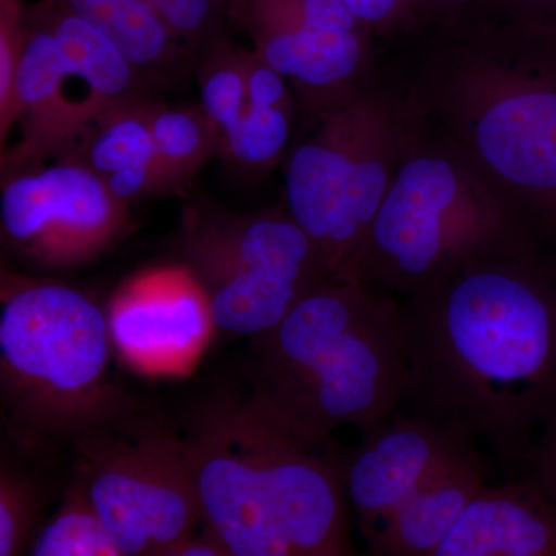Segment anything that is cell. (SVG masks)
I'll use <instances>...</instances> for the list:
<instances>
[{"mask_svg":"<svg viewBox=\"0 0 556 556\" xmlns=\"http://www.w3.org/2000/svg\"><path fill=\"white\" fill-rule=\"evenodd\" d=\"M185 258L212 325L249 338L277 327L300 300L334 280L316 244L288 212L193 219Z\"/></svg>","mask_w":556,"mask_h":556,"instance_id":"cell-9","label":"cell"},{"mask_svg":"<svg viewBox=\"0 0 556 556\" xmlns=\"http://www.w3.org/2000/svg\"><path fill=\"white\" fill-rule=\"evenodd\" d=\"M76 479L121 556H172L201 508L182 437L130 407L80 433Z\"/></svg>","mask_w":556,"mask_h":556,"instance_id":"cell-8","label":"cell"},{"mask_svg":"<svg viewBox=\"0 0 556 556\" xmlns=\"http://www.w3.org/2000/svg\"><path fill=\"white\" fill-rule=\"evenodd\" d=\"M201 526L228 556L356 555L343 453L249 393L207 399L186 422Z\"/></svg>","mask_w":556,"mask_h":556,"instance_id":"cell-3","label":"cell"},{"mask_svg":"<svg viewBox=\"0 0 556 556\" xmlns=\"http://www.w3.org/2000/svg\"><path fill=\"white\" fill-rule=\"evenodd\" d=\"M150 124L159 152L160 189L190 177L219 144L203 110L150 108Z\"/></svg>","mask_w":556,"mask_h":556,"instance_id":"cell-21","label":"cell"},{"mask_svg":"<svg viewBox=\"0 0 556 556\" xmlns=\"http://www.w3.org/2000/svg\"><path fill=\"white\" fill-rule=\"evenodd\" d=\"M116 350L131 364L178 367L203 346L212 325L206 299L188 270L135 281L109 314Z\"/></svg>","mask_w":556,"mask_h":556,"instance_id":"cell-13","label":"cell"},{"mask_svg":"<svg viewBox=\"0 0 556 556\" xmlns=\"http://www.w3.org/2000/svg\"><path fill=\"white\" fill-rule=\"evenodd\" d=\"M113 350L108 314L78 289L31 281L3 292L0 393L11 426L75 439L129 407L112 380Z\"/></svg>","mask_w":556,"mask_h":556,"instance_id":"cell-6","label":"cell"},{"mask_svg":"<svg viewBox=\"0 0 556 556\" xmlns=\"http://www.w3.org/2000/svg\"><path fill=\"white\" fill-rule=\"evenodd\" d=\"M28 547L33 556H121L76 478L56 514L40 527Z\"/></svg>","mask_w":556,"mask_h":556,"instance_id":"cell-20","label":"cell"},{"mask_svg":"<svg viewBox=\"0 0 556 556\" xmlns=\"http://www.w3.org/2000/svg\"><path fill=\"white\" fill-rule=\"evenodd\" d=\"M408 115L492 182L556 251V31L471 5L388 46Z\"/></svg>","mask_w":556,"mask_h":556,"instance_id":"cell-2","label":"cell"},{"mask_svg":"<svg viewBox=\"0 0 556 556\" xmlns=\"http://www.w3.org/2000/svg\"><path fill=\"white\" fill-rule=\"evenodd\" d=\"M24 0H0V130L2 139L14 124L16 78L25 38Z\"/></svg>","mask_w":556,"mask_h":556,"instance_id":"cell-25","label":"cell"},{"mask_svg":"<svg viewBox=\"0 0 556 556\" xmlns=\"http://www.w3.org/2000/svg\"><path fill=\"white\" fill-rule=\"evenodd\" d=\"M402 300L408 413L490 450L522 477L556 409V252L471 263Z\"/></svg>","mask_w":556,"mask_h":556,"instance_id":"cell-1","label":"cell"},{"mask_svg":"<svg viewBox=\"0 0 556 556\" xmlns=\"http://www.w3.org/2000/svg\"><path fill=\"white\" fill-rule=\"evenodd\" d=\"M30 9L53 33L62 58L105 110L130 101L135 67L109 36L49 0H36Z\"/></svg>","mask_w":556,"mask_h":556,"instance_id":"cell-17","label":"cell"},{"mask_svg":"<svg viewBox=\"0 0 556 556\" xmlns=\"http://www.w3.org/2000/svg\"><path fill=\"white\" fill-rule=\"evenodd\" d=\"M522 477L532 478L556 506V409L533 441Z\"/></svg>","mask_w":556,"mask_h":556,"instance_id":"cell-28","label":"cell"},{"mask_svg":"<svg viewBox=\"0 0 556 556\" xmlns=\"http://www.w3.org/2000/svg\"><path fill=\"white\" fill-rule=\"evenodd\" d=\"M533 248L546 247L503 193L448 139L413 119L407 150L345 280L407 299L471 263Z\"/></svg>","mask_w":556,"mask_h":556,"instance_id":"cell-5","label":"cell"},{"mask_svg":"<svg viewBox=\"0 0 556 556\" xmlns=\"http://www.w3.org/2000/svg\"><path fill=\"white\" fill-rule=\"evenodd\" d=\"M174 38H203L222 14L223 0H146Z\"/></svg>","mask_w":556,"mask_h":556,"instance_id":"cell-26","label":"cell"},{"mask_svg":"<svg viewBox=\"0 0 556 556\" xmlns=\"http://www.w3.org/2000/svg\"><path fill=\"white\" fill-rule=\"evenodd\" d=\"M247 388L300 433L371 430L396 415L408 383L402 300L358 280H332L252 338Z\"/></svg>","mask_w":556,"mask_h":556,"instance_id":"cell-4","label":"cell"},{"mask_svg":"<svg viewBox=\"0 0 556 556\" xmlns=\"http://www.w3.org/2000/svg\"><path fill=\"white\" fill-rule=\"evenodd\" d=\"M226 50L215 51L201 75V110L219 142L248 108L247 53Z\"/></svg>","mask_w":556,"mask_h":556,"instance_id":"cell-23","label":"cell"},{"mask_svg":"<svg viewBox=\"0 0 556 556\" xmlns=\"http://www.w3.org/2000/svg\"><path fill=\"white\" fill-rule=\"evenodd\" d=\"M244 65H247L249 105L266 109H292L291 93H289L291 86L277 70L260 60L254 51L247 53Z\"/></svg>","mask_w":556,"mask_h":556,"instance_id":"cell-27","label":"cell"},{"mask_svg":"<svg viewBox=\"0 0 556 556\" xmlns=\"http://www.w3.org/2000/svg\"><path fill=\"white\" fill-rule=\"evenodd\" d=\"M473 444L437 420L408 412L364 431L358 447L343 456V484L367 544L417 486Z\"/></svg>","mask_w":556,"mask_h":556,"instance_id":"cell-12","label":"cell"},{"mask_svg":"<svg viewBox=\"0 0 556 556\" xmlns=\"http://www.w3.org/2000/svg\"><path fill=\"white\" fill-rule=\"evenodd\" d=\"M104 179L112 195L126 204L149 190L159 189L155 167L146 166V164L123 167L113 174L105 175Z\"/></svg>","mask_w":556,"mask_h":556,"instance_id":"cell-30","label":"cell"},{"mask_svg":"<svg viewBox=\"0 0 556 556\" xmlns=\"http://www.w3.org/2000/svg\"><path fill=\"white\" fill-rule=\"evenodd\" d=\"M109 36L137 68L166 65L178 40L146 0H49Z\"/></svg>","mask_w":556,"mask_h":556,"instance_id":"cell-18","label":"cell"},{"mask_svg":"<svg viewBox=\"0 0 556 556\" xmlns=\"http://www.w3.org/2000/svg\"><path fill=\"white\" fill-rule=\"evenodd\" d=\"M97 123L87 144V164L91 169L105 177L123 167L146 164L155 167L159 177V152L150 124V108L124 102L104 113Z\"/></svg>","mask_w":556,"mask_h":556,"instance_id":"cell-19","label":"cell"},{"mask_svg":"<svg viewBox=\"0 0 556 556\" xmlns=\"http://www.w3.org/2000/svg\"><path fill=\"white\" fill-rule=\"evenodd\" d=\"M489 468L478 444L468 445L430 475L404 501L378 536L372 556H433L468 504L485 489Z\"/></svg>","mask_w":556,"mask_h":556,"instance_id":"cell-16","label":"cell"},{"mask_svg":"<svg viewBox=\"0 0 556 556\" xmlns=\"http://www.w3.org/2000/svg\"><path fill=\"white\" fill-rule=\"evenodd\" d=\"M39 492L31 479L2 464L0 477V556L24 554L39 511Z\"/></svg>","mask_w":556,"mask_h":556,"instance_id":"cell-24","label":"cell"},{"mask_svg":"<svg viewBox=\"0 0 556 556\" xmlns=\"http://www.w3.org/2000/svg\"><path fill=\"white\" fill-rule=\"evenodd\" d=\"M75 76L62 58L53 33L38 14L25 7V38L16 78L14 123H24L25 137L13 153L14 163L43 156L89 121L72 101L65 87Z\"/></svg>","mask_w":556,"mask_h":556,"instance_id":"cell-15","label":"cell"},{"mask_svg":"<svg viewBox=\"0 0 556 556\" xmlns=\"http://www.w3.org/2000/svg\"><path fill=\"white\" fill-rule=\"evenodd\" d=\"M413 119L379 67L325 110L289 152L285 200L334 280H345L412 138Z\"/></svg>","mask_w":556,"mask_h":556,"instance_id":"cell-7","label":"cell"},{"mask_svg":"<svg viewBox=\"0 0 556 556\" xmlns=\"http://www.w3.org/2000/svg\"><path fill=\"white\" fill-rule=\"evenodd\" d=\"M126 203L87 163L64 161L20 172L3 185L0 226L5 243L50 268L78 265L118 237Z\"/></svg>","mask_w":556,"mask_h":556,"instance_id":"cell-11","label":"cell"},{"mask_svg":"<svg viewBox=\"0 0 556 556\" xmlns=\"http://www.w3.org/2000/svg\"><path fill=\"white\" fill-rule=\"evenodd\" d=\"M477 2L478 0H424V5H426L428 21L431 24V22L455 16Z\"/></svg>","mask_w":556,"mask_h":556,"instance_id":"cell-32","label":"cell"},{"mask_svg":"<svg viewBox=\"0 0 556 556\" xmlns=\"http://www.w3.org/2000/svg\"><path fill=\"white\" fill-rule=\"evenodd\" d=\"M254 53L298 93L308 118L365 86L379 68V43L342 0H223Z\"/></svg>","mask_w":556,"mask_h":556,"instance_id":"cell-10","label":"cell"},{"mask_svg":"<svg viewBox=\"0 0 556 556\" xmlns=\"http://www.w3.org/2000/svg\"><path fill=\"white\" fill-rule=\"evenodd\" d=\"M433 556H556V506L529 477L486 485Z\"/></svg>","mask_w":556,"mask_h":556,"instance_id":"cell-14","label":"cell"},{"mask_svg":"<svg viewBox=\"0 0 556 556\" xmlns=\"http://www.w3.org/2000/svg\"><path fill=\"white\" fill-rule=\"evenodd\" d=\"M475 5L497 16L556 31V0H478Z\"/></svg>","mask_w":556,"mask_h":556,"instance_id":"cell-29","label":"cell"},{"mask_svg":"<svg viewBox=\"0 0 556 556\" xmlns=\"http://www.w3.org/2000/svg\"><path fill=\"white\" fill-rule=\"evenodd\" d=\"M294 109L249 105L222 137V148L249 166H270L287 152Z\"/></svg>","mask_w":556,"mask_h":556,"instance_id":"cell-22","label":"cell"},{"mask_svg":"<svg viewBox=\"0 0 556 556\" xmlns=\"http://www.w3.org/2000/svg\"><path fill=\"white\" fill-rule=\"evenodd\" d=\"M172 556H228L222 544L217 543L203 530L201 536H190L185 543L179 544Z\"/></svg>","mask_w":556,"mask_h":556,"instance_id":"cell-31","label":"cell"}]
</instances>
